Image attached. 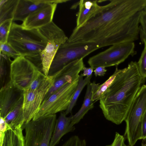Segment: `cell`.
<instances>
[{
    "mask_svg": "<svg viewBox=\"0 0 146 146\" xmlns=\"http://www.w3.org/2000/svg\"><path fill=\"white\" fill-rule=\"evenodd\" d=\"M146 0H111L84 24L75 27L69 43H91L100 48L127 42L139 36L140 18Z\"/></svg>",
    "mask_w": 146,
    "mask_h": 146,
    "instance_id": "cell-1",
    "label": "cell"
},
{
    "mask_svg": "<svg viewBox=\"0 0 146 146\" xmlns=\"http://www.w3.org/2000/svg\"><path fill=\"white\" fill-rule=\"evenodd\" d=\"M145 80L140 74L136 62H131L127 67L121 69L99 100V106L105 118L117 125L124 121Z\"/></svg>",
    "mask_w": 146,
    "mask_h": 146,
    "instance_id": "cell-2",
    "label": "cell"
},
{
    "mask_svg": "<svg viewBox=\"0 0 146 146\" xmlns=\"http://www.w3.org/2000/svg\"><path fill=\"white\" fill-rule=\"evenodd\" d=\"M7 42L21 56L29 57L40 55L47 41L38 29L27 28L13 23Z\"/></svg>",
    "mask_w": 146,
    "mask_h": 146,
    "instance_id": "cell-3",
    "label": "cell"
},
{
    "mask_svg": "<svg viewBox=\"0 0 146 146\" xmlns=\"http://www.w3.org/2000/svg\"><path fill=\"white\" fill-rule=\"evenodd\" d=\"M146 110V84L141 86L131 104L124 121L126 124L124 136L129 144L133 146L141 139L142 119Z\"/></svg>",
    "mask_w": 146,
    "mask_h": 146,
    "instance_id": "cell-4",
    "label": "cell"
},
{
    "mask_svg": "<svg viewBox=\"0 0 146 146\" xmlns=\"http://www.w3.org/2000/svg\"><path fill=\"white\" fill-rule=\"evenodd\" d=\"M100 48L98 45L93 43H71L67 41L58 49L52 62L48 76L52 75L74 61L83 59Z\"/></svg>",
    "mask_w": 146,
    "mask_h": 146,
    "instance_id": "cell-5",
    "label": "cell"
},
{
    "mask_svg": "<svg viewBox=\"0 0 146 146\" xmlns=\"http://www.w3.org/2000/svg\"><path fill=\"white\" fill-rule=\"evenodd\" d=\"M56 114L32 120L23 127L25 146H49L56 120Z\"/></svg>",
    "mask_w": 146,
    "mask_h": 146,
    "instance_id": "cell-6",
    "label": "cell"
},
{
    "mask_svg": "<svg viewBox=\"0 0 146 146\" xmlns=\"http://www.w3.org/2000/svg\"><path fill=\"white\" fill-rule=\"evenodd\" d=\"M79 78L71 82L66 84L43 101L39 110L32 120H35L66 111L70 104L77 88Z\"/></svg>",
    "mask_w": 146,
    "mask_h": 146,
    "instance_id": "cell-7",
    "label": "cell"
},
{
    "mask_svg": "<svg viewBox=\"0 0 146 146\" xmlns=\"http://www.w3.org/2000/svg\"><path fill=\"white\" fill-rule=\"evenodd\" d=\"M134 42H127L111 45L109 48L90 58L88 62L94 70L99 66H116L129 56L137 53Z\"/></svg>",
    "mask_w": 146,
    "mask_h": 146,
    "instance_id": "cell-8",
    "label": "cell"
},
{
    "mask_svg": "<svg viewBox=\"0 0 146 146\" xmlns=\"http://www.w3.org/2000/svg\"><path fill=\"white\" fill-rule=\"evenodd\" d=\"M38 29L47 41L46 47L40 54L42 72L47 76L56 52L60 46L67 41L68 38L63 30L53 21Z\"/></svg>",
    "mask_w": 146,
    "mask_h": 146,
    "instance_id": "cell-9",
    "label": "cell"
},
{
    "mask_svg": "<svg viewBox=\"0 0 146 146\" xmlns=\"http://www.w3.org/2000/svg\"><path fill=\"white\" fill-rule=\"evenodd\" d=\"M41 72L25 57L21 56L14 59L11 64L10 80L16 87L24 91Z\"/></svg>",
    "mask_w": 146,
    "mask_h": 146,
    "instance_id": "cell-10",
    "label": "cell"
},
{
    "mask_svg": "<svg viewBox=\"0 0 146 146\" xmlns=\"http://www.w3.org/2000/svg\"><path fill=\"white\" fill-rule=\"evenodd\" d=\"M54 82L52 76H48L44 83L40 87L35 89H28L23 91V110L25 123L23 128L39 110Z\"/></svg>",
    "mask_w": 146,
    "mask_h": 146,
    "instance_id": "cell-11",
    "label": "cell"
},
{
    "mask_svg": "<svg viewBox=\"0 0 146 146\" xmlns=\"http://www.w3.org/2000/svg\"><path fill=\"white\" fill-rule=\"evenodd\" d=\"M84 66L83 59L76 60L51 75L54 79V83L43 101L66 84L71 82L78 78L79 73Z\"/></svg>",
    "mask_w": 146,
    "mask_h": 146,
    "instance_id": "cell-12",
    "label": "cell"
},
{
    "mask_svg": "<svg viewBox=\"0 0 146 146\" xmlns=\"http://www.w3.org/2000/svg\"><path fill=\"white\" fill-rule=\"evenodd\" d=\"M57 4H46L29 15L22 25L30 29H38L52 21Z\"/></svg>",
    "mask_w": 146,
    "mask_h": 146,
    "instance_id": "cell-13",
    "label": "cell"
},
{
    "mask_svg": "<svg viewBox=\"0 0 146 146\" xmlns=\"http://www.w3.org/2000/svg\"><path fill=\"white\" fill-rule=\"evenodd\" d=\"M23 91L10 80L0 90V116L4 118L11 108L23 95Z\"/></svg>",
    "mask_w": 146,
    "mask_h": 146,
    "instance_id": "cell-14",
    "label": "cell"
},
{
    "mask_svg": "<svg viewBox=\"0 0 146 146\" xmlns=\"http://www.w3.org/2000/svg\"><path fill=\"white\" fill-rule=\"evenodd\" d=\"M58 3L57 0H19L13 21L23 22L29 15L45 4Z\"/></svg>",
    "mask_w": 146,
    "mask_h": 146,
    "instance_id": "cell-15",
    "label": "cell"
},
{
    "mask_svg": "<svg viewBox=\"0 0 146 146\" xmlns=\"http://www.w3.org/2000/svg\"><path fill=\"white\" fill-rule=\"evenodd\" d=\"M75 129L74 125L71 124V115L67 117L65 112H61L56 119L49 146H55L64 135Z\"/></svg>",
    "mask_w": 146,
    "mask_h": 146,
    "instance_id": "cell-16",
    "label": "cell"
},
{
    "mask_svg": "<svg viewBox=\"0 0 146 146\" xmlns=\"http://www.w3.org/2000/svg\"><path fill=\"white\" fill-rule=\"evenodd\" d=\"M23 95L11 108L4 118L10 129L21 127L23 129L25 123L23 110Z\"/></svg>",
    "mask_w": 146,
    "mask_h": 146,
    "instance_id": "cell-17",
    "label": "cell"
},
{
    "mask_svg": "<svg viewBox=\"0 0 146 146\" xmlns=\"http://www.w3.org/2000/svg\"><path fill=\"white\" fill-rule=\"evenodd\" d=\"M97 0H80L78 3L79 9L76 16V27H78L92 17L99 10L101 6Z\"/></svg>",
    "mask_w": 146,
    "mask_h": 146,
    "instance_id": "cell-18",
    "label": "cell"
},
{
    "mask_svg": "<svg viewBox=\"0 0 146 146\" xmlns=\"http://www.w3.org/2000/svg\"><path fill=\"white\" fill-rule=\"evenodd\" d=\"M22 127L0 132V146H25V137Z\"/></svg>",
    "mask_w": 146,
    "mask_h": 146,
    "instance_id": "cell-19",
    "label": "cell"
},
{
    "mask_svg": "<svg viewBox=\"0 0 146 146\" xmlns=\"http://www.w3.org/2000/svg\"><path fill=\"white\" fill-rule=\"evenodd\" d=\"M87 86V89L82 106L75 115H71V124L73 125L79 122L89 111L94 107V102L92 99V88L90 82Z\"/></svg>",
    "mask_w": 146,
    "mask_h": 146,
    "instance_id": "cell-20",
    "label": "cell"
},
{
    "mask_svg": "<svg viewBox=\"0 0 146 146\" xmlns=\"http://www.w3.org/2000/svg\"><path fill=\"white\" fill-rule=\"evenodd\" d=\"M121 70L118 69L117 66H116L113 73L102 84L100 85L99 84H96L94 82H90L92 88V99L94 102L99 100L105 94Z\"/></svg>",
    "mask_w": 146,
    "mask_h": 146,
    "instance_id": "cell-21",
    "label": "cell"
},
{
    "mask_svg": "<svg viewBox=\"0 0 146 146\" xmlns=\"http://www.w3.org/2000/svg\"><path fill=\"white\" fill-rule=\"evenodd\" d=\"M19 0H0V24L13 19Z\"/></svg>",
    "mask_w": 146,
    "mask_h": 146,
    "instance_id": "cell-22",
    "label": "cell"
},
{
    "mask_svg": "<svg viewBox=\"0 0 146 146\" xmlns=\"http://www.w3.org/2000/svg\"><path fill=\"white\" fill-rule=\"evenodd\" d=\"M92 76H86L84 79L83 77L79 76L78 83L72 98L69 106L65 112L66 115L70 113L76 104L78 99L85 86L90 82Z\"/></svg>",
    "mask_w": 146,
    "mask_h": 146,
    "instance_id": "cell-23",
    "label": "cell"
},
{
    "mask_svg": "<svg viewBox=\"0 0 146 146\" xmlns=\"http://www.w3.org/2000/svg\"><path fill=\"white\" fill-rule=\"evenodd\" d=\"M0 86L1 88L6 84L5 80L7 77V71L10 67L13 61L9 56L0 53Z\"/></svg>",
    "mask_w": 146,
    "mask_h": 146,
    "instance_id": "cell-24",
    "label": "cell"
},
{
    "mask_svg": "<svg viewBox=\"0 0 146 146\" xmlns=\"http://www.w3.org/2000/svg\"><path fill=\"white\" fill-rule=\"evenodd\" d=\"M13 21V19H8L0 24V43L7 42Z\"/></svg>",
    "mask_w": 146,
    "mask_h": 146,
    "instance_id": "cell-25",
    "label": "cell"
},
{
    "mask_svg": "<svg viewBox=\"0 0 146 146\" xmlns=\"http://www.w3.org/2000/svg\"><path fill=\"white\" fill-rule=\"evenodd\" d=\"M0 53L5 55L14 59L21 56L15 49L7 42L0 43Z\"/></svg>",
    "mask_w": 146,
    "mask_h": 146,
    "instance_id": "cell-26",
    "label": "cell"
},
{
    "mask_svg": "<svg viewBox=\"0 0 146 146\" xmlns=\"http://www.w3.org/2000/svg\"><path fill=\"white\" fill-rule=\"evenodd\" d=\"M144 44L143 50L137 62V66L139 72L143 78H146V42L143 43Z\"/></svg>",
    "mask_w": 146,
    "mask_h": 146,
    "instance_id": "cell-27",
    "label": "cell"
},
{
    "mask_svg": "<svg viewBox=\"0 0 146 146\" xmlns=\"http://www.w3.org/2000/svg\"><path fill=\"white\" fill-rule=\"evenodd\" d=\"M139 36L142 43L146 42V8L142 11L140 17Z\"/></svg>",
    "mask_w": 146,
    "mask_h": 146,
    "instance_id": "cell-28",
    "label": "cell"
},
{
    "mask_svg": "<svg viewBox=\"0 0 146 146\" xmlns=\"http://www.w3.org/2000/svg\"><path fill=\"white\" fill-rule=\"evenodd\" d=\"M125 137L117 132L115 133V138L112 143L106 146H124Z\"/></svg>",
    "mask_w": 146,
    "mask_h": 146,
    "instance_id": "cell-29",
    "label": "cell"
},
{
    "mask_svg": "<svg viewBox=\"0 0 146 146\" xmlns=\"http://www.w3.org/2000/svg\"><path fill=\"white\" fill-rule=\"evenodd\" d=\"M141 139H146V110L142 119V132Z\"/></svg>",
    "mask_w": 146,
    "mask_h": 146,
    "instance_id": "cell-30",
    "label": "cell"
},
{
    "mask_svg": "<svg viewBox=\"0 0 146 146\" xmlns=\"http://www.w3.org/2000/svg\"><path fill=\"white\" fill-rule=\"evenodd\" d=\"M107 71L106 68L103 66H99L96 68L94 71L96 76H104Z\"/></svg>",
    "mask_w": 146,
    "mask_h": 146,
    "instance_id": "cell-31",
    "label": "cell"
},
{
    "mask_svg": "<svg viewBox=\"0 0 146 146\" xmlns=\"http://www.w3.org/2000/svg\"><path fill=\"white\" fill-rule=\"evenodd\" d=\"M0 117V132L4 133L7 130L10 129L4 118L1 117Z\"/></svg>",
    "mask_w": 146,
    "mask_h": 146,
    "instance_id": "cell-32",
    "label": "cell"
},
{
    "mask_svg": "<svg viewBox=\"0 0 146 146\" xmlns=\"http://www.w3.org/2000/svg\"><path fill=\"white\" fill-rule=\"evenodd\" d=\"M61 146H84L81 143L78 141L68 140L66 141Z\"/></svg>",
    "mask_w": 146,
    "mask_h": 146,
    "instance_id": "cell-33",
    "label": "cell"
},
{
    "mask_svg": "<svg viewBox=\"0 0 146 146\" xmlns=\"http://www.w3.org/2000/svg\"><path fill=\"white\" fill-rule=\"evenodd\" d=\"M94 69L91 67H86L84 66L83 69V73L80 75L81 76L83 77L86 76L89 77L92 76V73Z\"/></svg>",
    "mask_w": 146,
    "mask_h": 146,
    "instance_id": "cell-34",
    "label": "cell"
},
{
    "mask_svg": "<svg viewBox=\"0 0 146 146\" xmlns=\"http://www.w3.org/2000/svg\"><path fill=\"white\" fill-rule=\"evenodd\" d=\"M141 146H146V139L143 140Z\"/></svg>",
    "mask_w": 146,
    "mask_h": 146,
    "instance_id": "cell-35",
    "label": "cell"
},
{
    "mask_svg": "<svg viewBox=\"0 0 146 146\" xmlns=\"http://www.w3.org/2000/svg\"><path fill=\"white\" fill-rule=\"evenodd\" d=\"M124 146H130L129 145H126L125 144Z\"/></svg>",
    "mask_w": 146,
    "mask_h": 146,
    "instance_id": "cell-36",
    "label": "cell"
}]
</instances>
